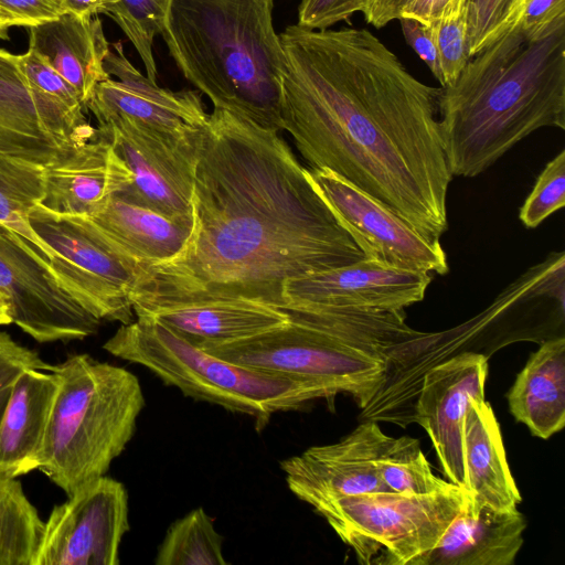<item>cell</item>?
<instances>
[{
    "mask_svg": "<svg viewBox=\"0 0 565 565\" xmlns=\"http://www.w3.org/2000/svg\"><path fill=\"white\" fill-rule=\"evenodd\" d=\"M67 497L44 522L33 565H118L130 527L125 486L103 476Z\"/></svg>",
    "mask_w": 565,
    "mask_h": 565,
    "instance_id": "obj_11",
    "label": "cell"
},
{
    "mask_svg": "<svg viewBox=\"0 0 565 565\" xmlns=\"http://www.w3.org/2000/svg\"><path fill=\"white\" fill-rule=\"evenodd\" d=\"M23 71L31 85L51 100L74 124L92 127L77 90L42 56L31 49L20 55Z\"/></svg>",
    "mask_w": 565,
    "mask_h": 565,
    "instance_id": "obj_33",
    "label": "cell"
},
{
    "mask_svg": "<svg viewBox=\"0 0 565 565\" xmlns=\"http://www.w3.org/2000/svg\"><path fill=\"white\" fill-rule=\"evenodd\" d=\"M44 168L0 156V223L33 244L42 255L46 247L32 230L29 214L43 199Z\"/></svg>",
    "mask_w": 565,
    "mask_h": 565,
    "instance_id": "obj_28",
    "label": "cell"
},
{
    "mask_svg": "<svg viewBox=\"0 0 565 565\" xmlns=\"http://www.w3.org/2000/svg\"><path fill=\"white\" fill-rule=\"evenodd\" d=\"M131 182L129 168L111 141L96 129L84 145L44 168L41 205L61 214L92 215Z\"/></svg>",
    "mask_w": 565,
    "mask_h": 565,
    "instance_id": "obj_19",
    "label": "cell"
},
{
    "mask_svg": "<svg viewBox=\"0 0 565 565\" xmlns=\"http://www.w3.org/2000/svg\"><path fill=\"white\" fill-rule=\"evenodd\" d=\"M86 216L106 243L136 270L138 279L148 267L175 258L194 228L193 216H171L119 193L98 212Z\"/></svg>",
    "mask_w": 565,
    "mask_h": 565,
    "instance_id": "obj_20",
    "label": "cell"
},
{
    "mask_svg": "<svg viewBox=\"0 0 565 565\" xmlns=\"http://www.w3.org/2000/svg\"><path fill=\"white\" fill-rule=\"evenodd\" d=\"M10 387H7L0 392V417L8 401Z\"/></svg>",
    "mask_w": 565,
    "mask_h": 565,
    "instance_id": "obj_45",
    "label": "cell"
},
{
    "mask_svg": "<svg viewBox=\"0 0 565 565\" xmlns=\"http://www.w3.org/2000/svg\"><path fill=\"white\" fill-rule=\"evenodd\" d=\"M94 134L95 128L74 124L31 85L20 55L0 49V156L46 167Z\"/></svg>",
    "mask_w": 565,
    "mask_h": 565,
    "instance_id": "obj_14",
    "label": "cell"
},
{
    "mask_svg": "<svg viewBox=\"0 0 565 565\" xmlns=\"http://www.w3.org/2000/svg\"><path fill=\"white\" fill-rule=\"evenodd\" d=\"M390 439L376 422L366 420L337 443L284 459L280 469L289 490L317 511L343 498L387 491L379 460Z\"/></svg>",
    "mask_w": 565,
    "mask_h": 565,
    "instance_id": "obj_15",
    "label": "cell"
},
{
    "mask_svg": "<svg viewBox=\"0 0 565 565\" xmlns=\"http://www.w3.org/2000/svg\"><path fill=\"white\" fill-rule=\"evenodd\" d=\"M562 15L565 0H525L519 23L526 31L536 32Z\"/></svg>",
    "mask_w": 565,
    "mask_h": 565,
    "instance_id": "obj_41",
    "label": "cell"
},
{
    "mask_svg": "<svg viewBox=\"0 0 565 565\" xmlns=\"http://www.w3.org/2000/svg\"><path fill=\"white\" fill-rule=\"evenodd\" d=\"M565 205V150L562 149L543 169L524 201L519 218L526 228L537 227Z\"/></svg>",
    "mask_w": 565,
    "mask_h": 565,
    "instance_id": "obj_34",
    "label": "cell"
},
{
    "mask_svg": "<svg viewBox=\"0 0 565 565\" xmlns=\"http://www.w3.org/2000/svg\"><path fill=\"white\" fill-rule=\"evenodd\" d=\"M53 365L20 343L9 333L0 331V392L10 387L18 376L29 369L52 371Z\"/></svg>",
    "mask_w": 565,
    "mask_h": 565,
    "instance_id": "obj_37",
    "label": "cell"
},
{
    "mask_svg": "<svg viewBox=\"0 0 565 565\" xmlns=\"http://www.w3.org/2000/svg\"><path fill=\"white\" fill-rule=\"evenodd\" d=\"M379 471L391 492L428 494L454 486L433 472L418 440L408 436L391 437L380 457Z\"/></svg>",
    "mask_w": 565,
    "mask_h": 565,
    "instance_id": "obj_30",
    "label": "cell"
},
{
    "mask_svg": "<svg viewBox=\"0 0 565 565\" xmlns=\"http://www.w3.org/2000/svg\"><path fill=\"white\" fill-rule=\"evenodd\" d=\"M198 347L224 360L306 384L321 398L349 394L360 407L380 397L394 362L403 358L371 339L291 321L253 337Z\"/></svg>",
    "mask_w": 565,
    "mask_h": 565,
    "instance_id": "obj_7",
    "label": "cell"
},
{
    "mask_svg": "<svg viewBox=\"0 0 565 565\" xmlns=\"http://www.w3.org/2000/svg\"><path fill=\"white\" fill-rule=\"evenodd\" d=\"M273 10L274 0H172L161 35L214 108L280 132L285 53Z\"/></svg>",
    "mask_w": 565,
    "mask_h": 565,
    "instance_id": "obj_4",
    "label": "cell"
},
{
    "mask_svg": "<svg viewBox=\"0 0 565 565\" xmlns=\"http://www.w3.org/2000/svg\"><path fill=\"white\" fill-rule=\"evenodd\" d=\"M104 66L110 78L96 86L87 103L98 125L122 119L184 137L206 124L209 114L199 90L160 87L130 63L120 42L110 46Z\"/></svg>",
    "mask_w": 565,
    "mask_h": 565,
    "instance_id": "obj_16",
    "label": "cell"
},
{
    "mask_svg": "<svg viewBox=\"0 0 565 565\" xmlns=\"http://www.w3.org/2000/svg\"><path fill=\"white\" fill-rule=\"evenodd\" d=\"M466 484L471 497L499 510L522 501L511 473L499 422L486 398H472L462 423Z\"/></svg>",
    "mask_w": 565,
    "mask_h": 565,
    "instance_id": "obj_25",
    "label": "cell"
},
{
    "mask_svg": "<svg viewBox=\"0 0 565 565\" xmlns=\"http://www.w3.org/2000/svg\"><path fill=\"white\" fill-rule=\"evenodd\" d=\"M29 222L45 245L42 258L58 285L98 320L134 321L136 270L103 238L86 215L52 212L41 204Z\"/></svg>",
    "mask_w": 565,
    "mask_h": 565,
    "instance_id": "obj_9",
    "label": "cell"
},
{
    "mask_svg": "<svg viewBox=\"0 0 565 565\" xmlns=\"http://www.w3.org/2000/svg\"><path fill=\"white\" fill-rule=\"evenodd\" d=\"M172 0H117L108 14L135 46L146 68V76L157 82L153 40L161 35Z\"/></svg>",
    "mask_w": 565,
    "mask_h": 565,
    "instance_id": "obj_31",
    "label": "cell"
},
{
    "mask_svg": "<svg viewBox=\"0 0 565 565\" xmlns=\"http://www.w3.org/2000/svg\"><path fill=\"white\" fill-rule=\"evenodd\" d=\"M6 25L31 28L64 14L60 0H0Z\"/></svg>",
    "mask_w": 565,
    "mask_h": 565,
    "instance_id": "obj_38",
    "label": "cell"
},
{
    "mask_svg": "<svg viewBox=\"0 0 565 565\" xmlns=\"http://www.w3.org/2000/svg\"><path fill=\"white\" fill-rule=\"evenodd\" d=\"M434 276L364 258L289 279L284 311L292 309L401 310L425 298Z\"/></svg>",
    "mask_w": 565,
    "mask_h": 565,
    "instance_id": "obj_17",
    "label": "cell"
},
{
    "mask_svg": "<svg viewBox=\"0 0 565 565\" xmlns=\"http://www.w3.org/2000/svg\"><path fill=\"white\" fill-rule=\"evenodd\" d=\"M524 3L525 0H468L467 36L470 57L515 24Z\"/></svg>",
    "mask_w": 565,
    "mask_h": 565,
    "instance_id": "obj_32",
    "label": "cell"
},
{
    "mask_svg": "<svg viewBox=\"0 0 565 565\" xmlns=\"http://www.w3.org/2000/svg\"><path fill=\"white\" fill-rule=\"evenodd\" d=\"M509 409L530 433L548 439L565 425V338L533 352L507 394Z\"/></svg>",
    "mask_w": 565,
    "mask_h": 565,
    "instance_id": "obj_26",
    "label": "cell"
},
{
    "mask_svg": "<svg viewBox=\"0 0 565 565\" xmlns=\"http://www.w3.org/2000/svg\"><path fill=\"white\" fill-rule=\"evenodd\" d=\"M467 2L468 0H408L399 18H411L431 26L465 10Z\"/></svg>",
    "mask_w": 565,
    "mask_h": 565,
    "instance_id": "obj_40",
    "label": "cell"
},
{
    "mask_svg": "<svg viewBox=\"0 0 565 565\" xmlns=\"http://www.w3.org/2000/svg\"><path fill=\"white\" fill-rule=\"evenodd\" d=\"M134 313L157 319L198 345L253 337L289 322L286 311L246 299L167 303Z\"/></svg>",
    "mask_w": 565,
    "mask_h": 565,
    "instance_id": "obj_23",
    "label": "cell"
},
{
    "mask_svg": "<svg viewBox=\"0 0 565 565\" xmlns=\"http://www.w3.org/2000/svg\"><path fill=\"white\" fill-rule=\"evenodd\" d=\"M439 124L452 175L477 177L544 127L565 130V15L536 32L519 21L441 87Z\"/></svg>",
    "mask_w": 565,
    "mask_h": 565,
    "instance_id": "obj_3",
    "label": "cell"
},
{
    "mask_svg": "<svg viewBox=\"0 0 565 565\" xmlns=\"http://www.w3.org/2000/svg\"><path fill=\"white\" fill-rule=\"evenodd\" d=\"M367 0H301L297 24L309 30H324L362 12Z\"/></svg>",
    "mask_w": 565,
    "mask_h": 565,
    "instance_id": "obj_36",
    "label": "cell"
},
{
    "mask_svg": "<svg viewBox=\"0 0 565 565\" xmlns=\"http://www.w3.org/2000/svg\"><path fill=\"white\" fill-rule=\"evenodd\" d=\"M526 527L518 508L499 510L468 495L422 565H512Z\"/></svg>",
    "mask_w": 565,
    "mask_h": 565,
    "instance_id": "obj_21",
    "label": "cell"
},
{
    "mask_svg": "<svg viewBox=\"0 0 565 565\" xmlns=\"http://www.w3.org/2000/svg\"><path fill=\"white\" fill-rule=\"evenodd\" d=\"M103 348L148 369L188 397L254 417L259 429L275 413L321 398L300 382L218 358L149 317L121 324Z\"/></svg>",
    "mask_w": 565,
    "mask_h": 565,
    "instance_id": "obj_6",
    "label": "cell"
},
{
    "mask_svg": "<svg viewBox=\"0 0 565 565\" xmlns=\"http://www.w3.org/2000/svg\"><path fill=\"white\" fill-rule=\"evenodd\" d=\"M58 387L54 372L35 369L22 372L11 385L0 417V477L39 469Z\"/></svg>",
    "mask_w": 565,
    "mask_h": 565,
    "instance_id": "obj_22",
    "label": "cell"
},
{
    "mask_svg": "<svg viewBox=\"0 0 565 565\" xmlns=\"http://www.w3.org/2000/svg\"><path fill=\"white\" fill-rule=\"evenodd\" d=\"M434 32L444 86L455 84L470 60L467 36V7L456 15L430 26Z\"/></svg>",
    "mask_w": 565,
    "mask_h": 565,
    "instance_id": "obj_35",
    "label": "cell"
},
{
    "mask_svg": "<svg viewBox=\"0 0 565 565\" xmlns=\"http://www.w3.org/2000/svg\"><path fill=\"white\" fill-rule=\"evenodd\" d=\"M398 21L405 41L426 63L433 75L440 83V87H443L444 79L433 29L411 18H399Z\"/></svg>",
    "mask_w": 565,
    "mask_h": 565,
    "instance_id": "obj_39",
    "label": "cell"
},
{
    "mask_svg": "<svg viewBox=\"0 0 565 565\" xmlns=\"http://www.w3.org/2000/svg\"><path fill=\"white\" fill-rule=\"evenodd\" d=\"M204 126L175 137L122 119L99 124L97 130L111 141L132 174L131 184L119 194L171 216H193Z\"/></svg>",
    "mask_w": 565,
    "mask_h": 565,
    "instance_id": "obj_12",
    "label": "cell"
},
{
    "mask_svg": "<svg viewBox=\"0 0 565 565\" xmlns=\"http://www.w3.org/2000/svg\"><path fill=\"white\" fill-rule=\"evenodd\" d=\"M191 203L190 241L143 270L134 311L220 299L282 310L289 279L367 258L280 134L221 108L203 128Z\"/></svg>",
    "mask_w": 565,
    "mask_h": 565,
    "instance_id": "obj_1",
    "label": "cell"
},
{
    "mask_svg": "<svg viewBox=\"0 0 565 565\" xmlns=\"http://www.w3.org/2000/svg\"><path fill=\"white\" fill-rule=\"evenodd\" d=\"M408 0H367L362 13L369 24L380 29L393 20H398Z\"/></svg>",
    "mask_w": 565,
    "mask_h": 565,
    "instance_id": "obj_42",
    "label": "cell"
},
{
    "mask_svg": "<svg viewBox=\"0 0 565 565\" xmlns=\"http://www.w3.org/2000/svg\"><path fill=\"white\" fill-rule=\"evenodd\" d=\"M12 323L10 308L3 294L0 291V326Z\"/></svg>",
    "mask_w": 565,
    "mask_h": 565,
    "instance_id": "obj_44",
    "label": "cell"
},
{
    "mask_svg": "<svg viewBox=\"0 0 565 565\" xmlns=\"http://www.w3.org/2000/svg\"><path fill=\"white\" fill-rule=\"evenodd\" d=\"M224 537L213 518L196 508L168 527L158 546L156 565H225Z\"/></svg>",
    "mask_w": 565,
    "mask_h": 565,
    "instance_id": "obj_29",
    "label": "cell"
},
{
    "mask_svg": "<svg viewBox=\"0 0 565 565\" xmlns=\"http://www.w3.org/2000/svg\"><path fill=\"white\" fill-rule=\"evenodd\" d=\"M9 31L10 29L6 25L1 12H0V40H8L9 39Z\"/></svg>",
    "mask_w": 565,
    "mask_h": 565,
    "instance_id": "obj_46",
    "label": "cell"
},
{
    "mask_svg": "<svg viewBox=\"0 0 565 565\" xmlns=\"http://www.w3.org/2000/svg\"><path fill=\"white\" fill-rule=\"evenodd\" d=\"M309 172L324 199L365 252L387 266L445 275L449 271L439 241H431L385 204L328 169Z\"/></svg>",
    "mask_w": 565,
    "mask_h": 565,
    "instance_id": "obj_13",
    "label": "cell"
},
{
    "mask_svg": "<svg viewBox=\"0 0 565 565\" xmlns=\"http://www.w3.org/2000/svg\"><path fill=\"white\" fill-rule=\"evenodd\" d=\"M29 49L42 56L79 94L84 106L108 78L104 61L110 50L99 18L64 13L28 28Z\"/></svg>",
    "mask_w": 565,
    "mask_h": 565,
    "instance_id": "obj_24",
    "label": "cell"
},
{
    "mask_svg": "<svg viewBox=\"0 0 565 565\" xmlns=\"http://www.w3.org/2000/svg\"><path fill=\"white\" fill-rule=\"evenodd\" d=\"M43 530L21 482L0 477V565H33Z\"/></svg>",
    "mask_w": 565,
    "mask_h": 565,
    "instance_id": "obj_27",
    "label": "cell"
},
{
    "mask_svg": "<svg viewBox=\"0 0 565 565\" xmlns=\"http://www.w3.org/2000/svg\"><path fill=\"white\" fill-rule=\"evenodd\" d=\"M467 495L456 484L428 494L371 492L337 500L317 512L360 564L422 565Z\"/></svg>",
    "mask_w": 565,
    "mask_h": 565,
    "instance_id": "obj_8",
    "label": "cell"
},
{
    "mask_svg": "<svg viewBox=\"0 0 565 565\" xmlns=\"http://www.w3.org/2000/svg\"><path fill=\"white\" fill-rule=\"evenodd\" d=\"M0 291L12 323L40 343L83 340L98 330L100 320L58 285L42 253L1 223Z\"/></svg>",
    "mask_w": 565,
    "mask_h": 565,
    "instance_id": "obj_10",
    "label": "cell"
},
{
    "mask_svg": "<svg viewBox=\"0 0 565 565\" xmlns=\"http://www.w3.org/2000/svg\"><path fill=\"white\" fill-rule=\"evenodd\" d=\"M279 36L284 130L302 157L439 241L454 177L439 124L441 87L413 76L366 29L291 24Z\"/></svg>",
    "mask_w": 565,
    "mask_h": 565,
    "instance_id": "obj_2",
    "label": "cell"
},
{
    "mask_svg": "<svg viewBox=\"0 0 565 565\" xmlns=\"http://www.w3.org/2000/svg\"><path fill=\"white\" fill-rule=\"evenodd\" d=\"M487 376L486 355L461 352L425 372L416 393L414 420L426 430L445 477L463 488V417L470 399L486 398Z\"/></svg>",
    "mask_w": 565,
    "mask_h": 565,
    "instance_id": "obj_18",
    "label": "cell"
},
{
    "mask_svg": "<svg viewBox=\"0 0 565 565\" xmlns=\"http://www.w3.org/2000/svg\"><path fill=\"white\" fill-rule=\"evenodd\" d=\"M60 381L39 470L70 495L106 476L132 439L146 406L128 370L73 354L53 365Z\"/></svg>",
    "mask_w": 565,
    "mask_h": 565,
    "instance_id": "obj_5",
    "label": "cell"
},
{
    "mask_svg": "<svg viewBox=\"0 0 565 565\" xmlns=\"http://www.w3.org/2000/svg\"><path fill=\"white\" fill-rule=\"evenodd\" d=\"M117 0H60L64 13L81 18H94L105 13L107 7Z\"/></svg>",
    "mask_w": 565,
    "mask_h": 565,
    "instance_id": "obj_43",
    "label": "cell"
}]
</instances>
